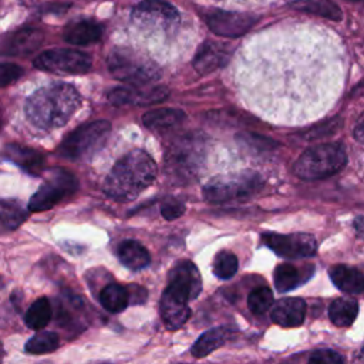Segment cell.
Here are the masks:
<instances>
[{
  "label": "cell",
  "instance_id": "1",
  "mask_svg": "<svg viewBox=\"0 0 364 364\" xmlns=\"http://www.w3.org/2000/svg\"><path fill=\"white\" fill-rule=\"evenodd\" d=\"M81 104L78 91L65 82H54L38 88L26 101L27 119L41 129L65 125Z\"/></svg>",
  "mask_w": 364,
  "mask_h": 364
},
{
  "label": "cell",
  "instance_id": "2",
  "mask_svg": "<svg viewBox=\"0 0 364 364\" xmlns=\"http://www.w3.org/2000/svg\"><path fill=\"white\" fill-rule=\"evenodd\" d=\"M156 176L154 159L142 149H134L119 158L107 175L102 191L112 199L131 200L148 188Z\"/></svg>",
  "mask_w": 364,
  "mask_h": 364
},
{
  "label": "cell",
  "instance_id": "3",
  "mask_svg": "<svg viewBox=\"0 0 364 364\" xmlns=\"http://www.w3.org/2000/svg\"><path fill=\"white\" fill-rule=\"evenodd\" d=\"M205 138L185 134L172 141L165 154V171L173 182L193 181L205 162Z\"/></svg>",
  "mask_w": 364,
  "mask_h": 364
},
{
  "label": "cell",
  "instance_id": "4",
  "mask_svg": "<svg viewBox=\"0 0 364 364\" xmlns=\"http://www.w3.org/2000/svg\"><path fill=\"white\" fill-rule=\"evenodd\" d=\"M347 162L346 148L340 142H326L307 148L294 162V173L307 181L323 179L341 171Z\"/></svg>",
  "mask_w": 364,
  "mask_h": 364
},
{
  "label": "cell",
  "instance_id": "5",
  "mask_svg": "<svg viewBox=\"0 0 364 364\" xmlns=\"http://www.w3.org/2000/svg\"><path fill=\"white\" fill-rule=\"evenodd\" d=\"M108 68L117 80L131 87L151 85L161 77V71L152 60L124 47L111 50L108 55Z\"/></svg>",
  "mask_w": 364,
  "mask_h": 364
},
{
  "label": "cell",
  "instance_id": "6",
  "mask_svg": "<svg viewBox=\"0 0 364 364\" xmlns=\"http://www.w3.org/2000/svg\"><path fill=\"white\" fill-rule=\"evenodd\" d=\"M263 186V179L257 172L240 171L230 175L212 178L202 189L205 200L210 203H228L246 200L256 195Z\"/></svg>",
  "mask_w": 364,
  "mask_h": 364
},
{
  "label": "cell",
  "instance_id": "7",
  "mask_svg": "<svg viewBox=\"0 0 364 364\" xmlns=\"http://www.w3.org/2000/svg\"><path fill=\"white\" fill-rule=\"evenodd\" d=\"M109 132L111 124L105 119L82 124L63 139L57 154L70 161L88 159L104 146Z\"/></svg>",
  "mask_w": 364,
  "mask_h": 364
},
{
  "label": "cell",
  "instance_id": "8",
  "mask_svg": "<svg viewBox=\"0 0 364 364\" xmlns=\"http://www.w3.org/2000/svg\"><path fill=\"white\" fill-rule=\"evenodd\" d=\"M77 188L78 182L71 172L63 168H53L48 171L46 181L28 200L27 209L30 212L48 210L67 196L73 195Z\"/></svg>",
  "mask_w": 364,
  "mask_h": 364
},
{
  "label": "cell",
  "instance_id": "9",
  "mask_svg": "<svg viewBox=\"0 0 364 364\" xmlns=\"http://www.w3.org/2000/svg\"><path fill=\"white\" fill-rule=\"evenodd\" d=\"M92 64L87 53L71 48H54L41 53L34 60V67L55 74H85Z\"/></svg>",
  "mask_w": 364,
  "mask_h": 364
},
{
  "label": "cell",
  "instance_id": "10",
  "mask_svg": "<svg viewBox=\"0 0 364 364\" xmlns=\"http://www.w3.org/2000/svg\"><path fill=\"white\" fill-rule=\"evenodd\" d=\"M132 21L151 31H168L179 20L178 10L162 0H142L132 10Z\"/></svg>",
  "mask_w": 364,
  "mask_h": 364
},
{
  "label": "cell",
  "instance_id": "11",
  "mask_svg": "<svg viewBox=\"0 0 364 364\" xmlns=\"http://www.w3.org/2000/svg\"><path fill=\"white\" fill-rule=\"evenodd\" d=\"M262 242L277 256L284 259H304L316 255L317 242L310 233H263Z\"/></svg>",
  "mask_w": 364,
  "mask_h": 364
},
{
  "label": "cell",
  "instance_id": "12",
  "mask_svg": "<svg viewBox=\"0 0 364 364\" xmlns=\"http://www.w3.org/2000/svg\"><path fill=\"white\" fill-rule=\"evenodd\" d=\"M165 290L185 303L195 300L202 290V277L198 267L189 260L176 263L169 272Z\"/></svg>",
  "mask_w": 364,
  "mask_h": 364
},
{
  "label": "cell",
  "instance_id": "13",
  "mask_svg": "<svg viewBox=\"0 0 364 364\" xmlns=\"http://www.w3.org/2000/svg\"><path fill=\"white\" fill-rule=\"evenodd\" d=\"M257 17L249 13H239V11H226V10H215L206 16V23L209 28L220 36L236 38L243 36L250 27L255 26Z\"/></svg>",
  "mask_w": 364,
  "mask_h": 364
},
{
  "label": "cell",
  "instance_id": "14",
  "mask_svg": "<svg viewBox=\"0 0 364 364\" xmlns=\"http://www.w3.org/2000/svg\"><path fill=\"white\" fill-rule=\"evenodd\" d=\"M169 95L165 85H142V87H119L108 94L112 105H152L164 101Z\"/></svg>",
  "mask_w": 364,
  "mask_h": 364
},
{
  "label": "cell",
  "instance_id": "15",
  "mask_svg": "<svg viewBox=\"0 0 364 364\" xmlns=\"http://www.w3.org/2000/svg\"><path fill=\"white\" fill-rule=\"evenodd\" d=\"M230 54L232 51L228 44L208 40L199 46L192 64L199 74H209L226 65Z\"/></svg>",
  "mask_w": 364,
  "mask_h": 364
},
{
  "label": "cell",
  "instance_id": "16",
  "mask_svg": "<svg viewBox=\"0 0 364 364\" xmlns=\"http://www.w3.org/2000/svg\"><path fill=\"white\" fill-rule=\"evenodd\" d=\"M270 309L272 321L280 327H299L306 317V301L300 297H282Z\"/></svg>",
  "mask_w": 364,
  "mask_h": 364
},
{
  "label": "cell",
  "instance_id": "17",
  "mask_svg": "<svg viewBox=\"0 0 364 364\" xmlns=\"http://www.w3.org/2000/svg\"><path fill=\"white\" fill-rule=\"evenodd\" d=\"M43 43V33L37 28H21L0 44V54L26 55L37 50Z\"/></svg>",
  "mask_w": 364,
  "mask_h": 364
},
{
  "label": "cell",
  "instance_id": "18",
  "mask_svg": "<svg viewBox=\"0 0 364 364\" xmlns=\"http://www.w3.org/2000/svg\"><path fill=\"white\" fill-rule=\"evenodd\" d=\"M4 156L33 176H38L44 172L46 158L41 152L33 148L21 146L17 144H9L4 148Z\"/></svg>",
  "mask_w": 364,
  "mask_h": 364
},
{
  "label": "cell",
  "instance_id": "19",
  "mask_svg": "<svg viewBox=\"0 0 364 364\" xmlns=\"http://www.w3.org/2000/svg\"><path fill=\"white\" fill-rule=\"evenodd\" d=\"M159 313L164 326L168 330H178L188 321L191 316V309L188 303L179 300L178 297L172 296L165 290L159 300Z\"/></svg>",
  "mask_w": 364,
  "mask_h": 364
},
{
  "label": "cell",
  "instance_id": "20",
  "mask_svg": "<svg viewBox=\"0 0 364 364\" xmlns=\"http://www.w3.org/2000/svg\"><path fill=\"white\" fill-rule=\"evenodd\" d=\"M64 40L70 44L85 46L95 43L102 36V26L94 20L82 18L70 23L64 30Z\"/></svg>",
  "mask_w": 364,
  "mask_h": 364
},
{
  "label": "cell",
  "instance_id": "21",
  "mask_svg": "<svg viewBox=\"0 0 364 364\" xmlns=\"http://www.w3.org/2000/svg\"><path fill=\"white\" fill-rule=\"evenodd\" d=\"M333 284L347 294H361L364 290V276L357 267L338 264L330 270Z\"/></svg>",
  "mask_w": 364,
  "mask_h": 364
},
{
  "label": "cell",
  "instance_id": "22",
  "mask_svg": "<svg viewBox=\"0 0 364 364\" xmlns=\"http://www.w3.org/2000/svg\"><path fill=\"white\" fill-rule=\"evenodd\" d=\"M185 112L178 108H158L151 109L142 115V122L146 128L155 132H165L182 124Z\"/></svg>",
  "mask_w": 364,
  "mask_h": 364
},
{
  "label": "cell",
  "instance_id": "23",
  "mask_svg": "<svg viewBox=\"0 0 364 364\" xmlns=\"http://www.w3.org/2000/svg\"><path fill=\"white\" fill-rule=\"evenodd\" d=\"M28 216V209L17 199H0V235L16 230Z\"/></svg>",
  "mask_w": 364,
  "mask_h": 364
},
{
  "label": "cell",
  "instance_id": "24",
  "mask_svg": "<svg viewBox=\"0 0 364 364\" xmlns=\"http://www.w3.org/2000/svg\"><path fill=\"white\" fill-rule=\"evenodd\" d=\"M118 257L125 267L134 272L145 269L151 262L149 252L145 249V246L132 239L125 240L119 245Z\"/></svg>",
  "mask_w": 364,
  "mask_h": 364
},
{
  "label": "cell",
  "instance_id": "25",
  "mask_svg": "<svg viewBox=\"0 0 364 364\" xmlns=\"http://www.w3.org/2000/svg\"><path fill=\"white\" fill-rule=\"evenodd\" d=\"M358 314V301L353 297H338L328 307V318L337 327H350Z\"/></svg>",
  "mask_w": 364,
  "mask_h": 364
},
{
  "label": "cell",
  "instance_id": "26",
  "mask_svg": "<svg viewBox=\"0 0 364 364\" xmlns=\"http://www.w3.org/2000/svg\"><path fill=\"white\" fill-rule=\"evenodd\" d=\"M229 336H230V330L226 327H215L205 331L192 346L191 348L192 355L196 358L209 355L212 351L222 347L228 341Z\"/></svg>",
  "mask_w": 364,
  "mask_h": 364
},
{
  "label": "cell",
  "instance_id": "27",
  "mask_svg": "<svg viewBox=\"0 0 364 364\" xmlns=\"http://www.w3.org/2000/svg\"><path fill=\"white\" fill-rule=\"evenodd\" d=\"M290 6L296 10L334 21H338L343 17L341 9L333 0H291Z\"/></svg>",
  "mask_w": 364,
  "mask_h": 364
},
{
  "label": "cell",
  "instance_id": "28",
  "mask_svg": "<svg viewBox=\"0 0 364 364\" xmlns=\"http://www.w3.org/2000/svg\"><path fill=\"white\" fill-rule=\"evenodd\" d=\"M100 303L105 310L109 313H121L129 303L128 299V289L121 284L111 283L107 284L100 294Z\"/></svg>",
  "mask_w": 364,
  "mask_h": 364
},
{
  "label": "cell",
  "instance_id": "29",
  "mask_svg": "<svg viewBox=\"0 0 364 364\" xmlns=\"http://www.w3.org/2000/svg\"><path fill=\"white\" fill-rule=\"evenodd\" d=\"M51 314L53 311L50 300L47 297H40L28 307L24 317L26 326L33 330H41L50 323Z\"/></svg>",
  "mask_w": 364,
  "mask_h": 364
},
{
  "label": "cell",
  "instance_id": "30",
  "mask_svg": "<svg viewBox=\"0 0 364 364\" xmlns=\"http://www.w3.org/2000/svg\"><path fill=\"white\" fill-rule=\"evenodd\" d=\"M273 280H274V287L280 293L290 291L296 289L303 280L300 277V272L296 266L290 263H282L274 269L273 273Z\"/></svg>",
  "mask_w": 364,
  "mask_h": 364
},
{
  "label": "cell",
  "instance_id": "31",
  "mask_svg": "<svg viewBox=\"0 0 364 364\" xmlns=\"http://www.w3.org/2000/svg\"><path fill=\"white\" fill-rule=\"evenodd\" d=\"M60 344L58 336L54 331L40 330L27 340L24 350L30 354H47L54 351Z\"/></svg>",
  "mask_w": 364,
  "mask_h": 364
},
{
  "label": "cell",
  "instance_id": "32",
  "mask_svg": "<svg viewBox=\"0 0 364 364\" xmlns=\"http://www.w3.org/2000/svg\"><path fill=\"white\" fill-rule=\"evenodd\" d=\"M239 262L235 253L229 250H220L213 259V273L222 280H228L237 272Z\"/></svg>",
  "mask_w": 364,
  "mask_h": 364
},
{
  "label": "cell",
  "instance_id": "33",
  "mask_svg": "<svg viewBox=\"0 0 364 364\" xmlns=\"http://www.w3.org/2000/svg\"><path fill=\"white\" fill-rule=\"evenodd\" d=\"M273 304V291L267 286H260L252 290L247 296V306L253 314L266 313Z\"/></svg>",
  "mask_w": 364,
  "mask_h": 364
},
{
  "label": "cell",
  "instance_id": "34",
  "mask_svg": "<svg viewBox=\"0 0 364 364\" xmlns=\"http://www.w3.org/2000/svg\"><path fill=\"white\" fill-rule=\"evenodd\" d=\"M307 364H344V357L334 350L323 348L314 351L309 357Z\"/></svg>",
  "mask_w": 364,
  "mask_h": 364
},
{
  "label": "cell",
  "instance_id": "35",
  "mask_svg": "<svg viewBox=\"0 0 364 364\" xmlns=\"http://www.w3.org/2000/svg\"><path fill=\"white\" fill-rule=\"evenodd\" d=\"M23 75V68L13 63H0V88L6 87Z\"/></svg>",
  "mask_w": 364,
  "mask_h": 364
},
{
  "label": "cell",
  "instance_id": "36",
  "mask_svg": "<svg viewBox=\"0 0 364 364\" xmlns=\"http://www.w3.org/2000/svg\"><path fill=\"white\" fill-rule=\"evenodd\" d=\"M341 125H343V121H340L338 118L330 119V122L320 124V125H316L314 128H311V129L306 134V138H309V139H318V138L327 136V135H330V134H334Z\"/></svg>",
  "mask_w": 364,
  "mask_h": 364
},
{
  "label": "cell",
  "instance_id": "37",
  "mask_svg": "<svg viewBox=\"0 0 364 364\" xmlns=\"http://www.w3.org/2000/svg\"><path fill=\"white\" fill-rule=\"evenodd\" d=\"M183 212H185L183 202H181L179 199H175V198L166 199L161 206V215L166 220H173V219L179 218L181 215H183Z\"/></svg>",
  "mask_w": 364,
  "mask_h": 364
},
{
  "label": "cell",
  "instance_id": "38",
  "mask_svg": "<svg viewBox=\"0 0 364 364\" xmlns=\"http://www.w3.org/2000/svg\"><path fill=\"white\" fill-rule=\"evenodd\" d=\"M237 141H240L243 145H247L249 148H257L259 151H264L272 148L274 144V141L270 139H264L263 136H257V135H237Z\"/></svg>",
  "mask_w": 364,
  "mask_h": 364
},
{
  "label": "cell",
  "instance_id": "39",
  "mask_svg": "<svg viewBox=\"0 0 364 364\" xmlns=\"http://www.w3.org/2000/svg\"><path fill=\"white\" fill-rule=\"evenodd\" d=\"M363 134H364V121H363V118H360L354 128V136L358 142H363Z\"/></svg>",
  "mask_w": 364,
  "mask_h": 364
},
{
  "label": "cell",
  "instance_id": "40",
  "mask_svg": "<svg viewBox=\"0 0 364 364\" xmlns=\"http://www.w3.org/2000/svg\"><path fill=\"white\" fill-rule=\"evenodd\" d=\"M354 226H355L358 235H361V233H363V218H361V216H358V218L354 220Z\"/></svg>",
  "mask_w": 364,
  "mask_h": 364
},
{
  "label": "cell",
  "instance_id": "41",
  "mask_svg": "<svg viewBox=\"0 0 364 364\" xmlns=\"http://www.w3.org/2000/svg\"><path fill=\"white\" fill-rule=\"evenodd\" d=\"M0 127H1V114H0Z\"/></svg>",
  "mask_w": 364,
  "mask_h": 364
},
{
  "label": "cell",
  "instance_id": "42",
  "mask_svg": "<svg viewBox=\"0 0 364 364\" xmlns=\"http://www.w3.org/2000/svg\"><path fill=\"white\" fill-rule=\"evenodd\" d=\"M348 1H357V0H348Z\"/></svg>",
  "mask_w": 364,
  "mask_h": 364
},
{
  "label": "cell",
  "instance_id": "43",
  "mask_svg": "<svg viewBox=\"0 0 364 364\" xmlns=\"http://www.w3.org/2000/svg\"><path fill=\"white\" fill-rule=\"evenodd\" d=\"M102 364H108V363H102Z\"/></svg>",
  "mask_w": 364,
  "mask_h": 364
}]
</instances>
